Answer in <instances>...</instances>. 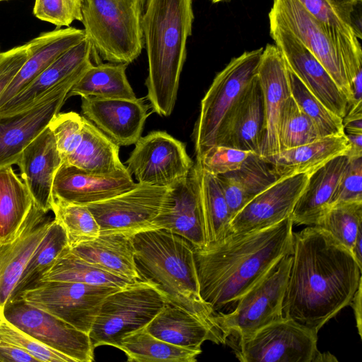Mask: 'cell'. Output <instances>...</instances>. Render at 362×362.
Instances as JSON below:
<instances>
[{
  "label": "cell",
  "mask_w": 362,
  "mask_h": 362,
  "mask_svg": "<svg viewBox=\"0 0 362 362\" xmlns=\"http://www.w3.org/2000/svg\"><path fill=\"white\" fill-rule=\"evenodd\" d=\"M193 21L192 0H146L142 18L146 98L160 116L168 117L174 109Z\"/></svg>",
  "instance_id": "3"
},
{
  "label": "cell",
  "mask_w": 362,
  "mask_h": 362,
  "mask_svg": "<svg viewBox=\"0 0 362 362\" xmlns=\"http://www.w3.org/2000/svg\"><path fill=\"white\" fill-rule=\"evenodd\" d=\"M262 52L261 47L232 59L214 78L201 101L192 132L196 158L215 146L223 119L257 76Z\"/></svg>",
  "instance_id": "9"
},
{
  "label": "cell",
  "mask_w": 362,
  "mask_h": 362,
  "mask_svg": "<svg viewBox=\"0 0 362 362\" xmlns=\"http://www.w3.org/2000/svg\"><path fill=\"white\" fill-rule=\"evenodd\" d=\"M86 37L83 29L67 27L41 33L28 42L30 55L0 95V107L28 86L59 57Z\"/></svg>",
  "instance_id": "25"
},
{
  "label": "cell",
  "mask_w": 362,
  "mask_h": 362,
  "mask_svg": "<svg viewBox=\"0 0 362 362\" xmlns=\"http://www.w3.org/2000/svg\"><path fill=\"white\" fill-rule=\"evenodd\" d=\"M64 160L78 146L83 134V116L74 112L57 114L49 124Z\"/></svg>",
  "instance_id": "45"
},
{
  "label": "cell",
  "mask_w": 362,
  "mask_h": 362,
  "mask_svg": "<svg viewBox=\"0 0 362 362\" xmlns=\"http://www.w3.org/2000/svg\"><path fill=\"white\" fill-rule=\"evenodd\" d=\"M269 16L288 29L320 61L354 104L351 82L362 73V49L358 39L322 22L298 0H274Z\"/></svg>",
  "instance_id": "5"
},
{
  "label": "cell",
  "mask_w": 362,
  "mask_h": 362,
  "mask_svg": "<svg viewBox=\"0 0 362 362\" xmlns=\"http://www.w3.org/2000/svg\"><path fill=\"white\" fill-rule=\"evenodd\" d=\"M0 49H1V47H0ZM0 53H1V52H0Z\"/></svg>",
  "instance_id": "58"
},
{
  "label": "cell",
  "mask_w": 362,
  "mask_h": 362,
  "mask_svg": "<svg viewBox=\"0 0 362 362\" xmlns=\"http://www.w3.org/2000/svg\"><path fill=\"white\" fill-rule=\"evenodd\" d=\"M358 264L362 266V227L357 233L356 240L351 250Z\"/></svg>",
  "instance_id": "54"
},
{
  "label": "cell",
  "mask_w": 362,
  "mask_h": 362,
  "mask_svg": "<svg viewBox=\"0 0 362 362\" xmlns=\"http://www.w3.org/2000/svg\"><path fill=\"white\" fill-rule=\"evenodd\" d=\"M213 3H218V2H220V1H225V0H211Z\"/></svg>",
  "instance_id": "56"
},
{
  "label": "cell",
  "mask_w": 362,
  "mask_h": 362,
  "mask_svg": "<svg viewBox=\"0 0 362 362\" xmlns=\"http://www.w3.org/2000/svg\"><path fill=\"white\" fill-rule=\"evenodd\" d=\"M168 303L153 284L136 281L107 296L89 332L94 348L119 349L127 335L144 328Z\"/></svg>",
  "instance_id": "7"
},
{
  "label": "cell",
  "mask_w": 362,
  "mask_h": 362,
  "mask_svg": "<svg viewBox=\"0 0 362 362\" xmlns=\"http://www.w3.org/2000/svg\"><path fill=\"white\" fill-rule=\"evenodd\" d=\"M264 111L257 75L221 124L216 145L250 151L260 156Z\"/></svg>",
  "instance_id": "23"
},
{
  "label": "cell",
  "mask_w": 362,
  "mask_h": 362,
  "mask_svg": "<svg viewBox=\"0 0 362 362\" xmlns=\"http://www.w3.org/2000/svg\"><path fill=\"white\" fill-rule=\"evenodd\" d=\"M288 70L291 96L313 122L320 136L344 135L342 119L324 105L288 68Z\"/></svg>",
  "instance_id": "41"
},
{
  "label": "cell",
  "mask_w": 362,
  "mask_h": 362,
  "mask_svg": "<svg viewBox=\"0 0 362 362\" xmlns=\"http://www.w3.org/2000/svg\"><path fill=\"white\" fill-rule=\"evenodd\" d=\"M135 264L142 281L153 284L168 303L204 320L215 312L199 293L194 248L184 238L162 229L134 234Z\"/></svg>",
  "instance_id": "4"
},
{
  "label": "cell",
  "mask_w": 362,
  "mask_h": 362,
  "mask_svg": "<svg viewBox=\"0 0 362 362\" xmlns=\"http://www.w3.org/2000/svg\"><path fill=\"white\" fill-rule=\"evenodd\" d=\"M168 198L153 223V229L170 231L186 239L194 250L206 246L197 171L169 187Z\"/></svg>",
  "instance_id": "20"
},
{
  "label": "cell",
  "mask_w": 362,
  "mask_h": 362,
  "mask_svg": "<svg viewBox=\"0 0 362 362\" xmlns=\"http://www.w3.org/2000/svg\"><path fill=\"white\" fill-rule=\"evenodd\" d=\"M134 144L126 168L139 183L169 187L187 177L194 165L185 144L166 132H151Z\"/></svg>",
  "instance_id": "15"
},
{
  "label": "cell",
  "mask_w": 362,
  "mask_h": 362,
  "mask_svg": "<svg viewBox=\"0 0 362 362\" xmlns=\"http://www.w3.org/2000/svg\"><path fill=\"white\" fill-rule=\"evenodd\" d=\"M119 349L131 362H194L202 353L161 340L148 333L145 327L125 337Z\"/></svg>",
  "instance_id": "37"
},
{
  "label": "cell",
  "mask_w": 362,
  "mask_h": 362,
  "mask_svg": "<svg viewBox=\"0 0 362 362\" xmlns=\"http://www.w3.org/2000/svg\"><path fill=\"white\" fill-rule=\"evenodd\" d=\"M349 149L346 134L327 136L299 146L282 150L264 159L279 178L301 173L312 174L330 160L346 155Z\"/></svg>",
  "instance_id": "31"
},
{
  "label": "cell",
  "mask_w": 362,
  "mask_h": 362,
  "mask_svg": "<svg viewBox=\"0 0 362 362\" xmlns=\"http://www.w3.org/2000/svg\"><path fill=\"white\" fill-rule=\"evenodd\" d=\"M216 177L232 218L255 197L279 179L272 165L254 153L239 169Z\"/></svg>",
  "instance_id": "30"
},
{
  "label": "cell",
  "mask_w": 362,
  "mask_h": 362,
  "mask_svg": "<svg viewBox=\"0 0 362 362\" xmlns=\"http://www.w3.org/2000/svg\"><path fill=\"white\" fill-rule=\"evenodd\" d=\"M281 177L255 197L230 222V233H247L276 225L290 217L310 175Z\"/></svg>",
  "instance_id": "17"
},
{
  "label": "cell",
  "mask_w": 362,
  "mask_h": 362,
  "mask_svg": "<svg viewBox=\"0 0 362 362\" xmlns=\"http://www.w3.org/2000/svg\"><path fill=\"white\" fill-rule=\"evenodd\" d=\"M269 19L271 37L288 68L324 105L343 119L350 104L331 75L288 29L272 17Z\"/></svg>",
  "instance_id": "16"
},
{
  "label": "cell",
  "mask_w": 362,
  "mask_h": 362,
  "mask_svg": "<svg viewBox=\"0 0 362 362\" xmlns=\"http://www.w3.org/2000/svg\"><path fill=\"white\" fill-rule=\"evenodd\" d=\"M362 281L351 252L316 226L293 232L284 317L318 331L349 305Z\"/></svg>",
  "instance_id": "1"
},
{
  "label": "cell",
  "mask_w": 362,
  "mask_h": 362,
  "mask_svg": "<svg viewBox=\"0 0 362 362\" xmlns=\"http://www.w3.org/2000/svg\"><path fill=\"white\" fill-rule=\"evenodd\" d=\"M361 223L362 202H354L329 207L315 226L351 251Z\"/></svg>",
  "instance_id": "42"
},
{
  "label": "cell",
  "mask_w": 362,
  "mask_h": 362,
  "mask_svg": "<svg viewBox=\"0 0 362 362\" xmlns=\"http://www.w3.org/2000/svg\"><path fill=\"white\" fill-rule=\"evenodd\" d=\"M51 211L64 228L70 248L92 240L100 235V227L87 206L70 204L52 197Z\"/></svg>",
  "instance_id": "40"
},
{
  "label": "cell",
  "mask_w": 362,
  "mask_h": 362,
  "mask_svg": "<svg viewBox=\"0 0 362 362\" xmlns=\"http://www.w3.org/2000/svg\"><path fill=\"white\" fill-rule=\"evenodd\" d=\"M62 281L123 288L132 282L93 264L65 250L42 276L40 281Z\"/></svg>",
  "instance_id": "36"
},
{
  "label": "cell",
  "mask_w": 362,
  "mask_h": 362,
  "mask_svg": "<svg viewBox=\"0 0 362 362\" xmlns=\"http://www.w3.org/2000/svg\"><path fill=\"white\" fill-rule=\"evenodd\" d=\"M83 0H35L33 13L38 19L54 25L57 28L69 27L74 21L82 20Z\"/></svg>",
  "instance_id": "46"
},
{
  "label": "cell",
  "mask_w": 362,
  "mask_h": 362,
  "mask_svg": "<svg viewBox=\"0 0 362 362\" xmlns=\"http://www.w3.org/2000/svg\"><path fill=\"white\" fill-rule=\"evenodd\" d=\"M293 227L290 216L264 229L230 233L214 245L194 250L202 300L215 313L233 310L281 257L292 254Z\"/></svg>",
  "instance_id": "2"
},
{
  "label": "cell",
  "mask_w": 362,
  "mask_h": 362,
  "mask_svg": "<svg viewBox=\"0 0 362 362\" xmlns=\"http://www.w3.org/2000/svg\"><path fill=\"white\" fill-rule=\"evenodd\" d=\"M5 317L38 342L72 358L74 362L94 360V346L89 334L60 318L32 305L22 298L8 300Z\"/></svg>",
  "instance_id": "14"
},
{
  "label": "cell",
  "mask_w": 362,
  "mask_h": 362,
  "mask_svg": "<svg viewBox=\"0 0 362 362\" xmlns=\"http://www.w3.org/2000/svg\"><path fill=\"white\" fill-rule=\"evenodd\" d=\"M92 57V45L86 37L59 57L28 86L2 105L0 115L16 112L33 105L58 84L91 65Z\"/></svg>",
  "instance_id": "27"
},
{
  "label": "cell",
  "mask_w": 362,
  "mask_h": 362,
  "mask_svg": "<svg viewBox=\"0 0 362 362\" xmlns=\"http://www.w3.org/2000/svg\"><path fill=\"white\" fill-rule=\"evenodd\" d=\"M362 202V157L349 160L329 202L335 205Z\"/></svg>",
  "instance_id": "48"
},
{
  "label": "cell",
  "mask_w": 362,
  "mask_h": 362,
  "mask_svg": "<svg viewBox=\"0 0 362 362\" xmlns=\"http://www.w3.org/2000/svg\"><path fill=\"white\" fill-rule=\"evenodd\" d=\"M320 138L313 122L291 95L280 118L279 139L281 151L306 144Z\"/></svg>",
  "instance_id": "43"
},
{
  "label": "cell",
  "mask_w": 362,
  "mask_h": 362,
  "mask_svg": "<svg viewBox=\"0 0 362 362\" xmlns=\"http://www.w3.org/2000/svg\"><path fill=\"white\" fill-rule=\"evenodd\" d=\"M292 254L281 257L238 300L230 312L215 313L213 320L225 339L252 334L284 317L283 300Z\"/></svg>",
  "instance_id": "8"
},
{
  "label": "cell",
  "mask_w": 362,
  "mask_h": 362,
  "mask_svg": "<svg viewBox=\"0 0 362 362\" xmlns=\"http://www.w3.org/2000/svg\"><path fill=\"white\" fill-rule=\"evenodd\" d=\"M361 283L362 281L359 284L358 287L349 304L353 308L356 322V327L358 328V334L361 337H362Z\"/></svg>",
  "instance_id": "53"
},
{
  "label": "cell",
  "mask_w": 362,
  "mask_h": 362,
  "mask_svg": "<svg viewBox=\"0 0 362 362\" xmlns=\"http://www.w3.org/2000/svg\"><path fill=\"white\" fill-rule=\"evenodd\" d=\"M348 141L349 149L346 156L349 159H355L362 157V134H346Z\"/></svg>",
  "instance_id": "52"
},
{
  "label": "cell",
  "mask_w": 362,
  "mask_h": 362,
  "mask_svg": "<svg viewBox=\"0 0 362 362\" xmlns=\"http://www.w3.org/2000/svg\"><path fill=\"white\" fill-rule=\"evenodd\" d=\"M30 55L27 42L0 53V95L13 80Z\"/></svg>",
  "instance_id": "49"
},
{
  "label": "cell",
  "mask_w": 362,
  "mask_h": 362,
  "mask_svg": "<svg viewBox=\"0 0 362 362\" xmlns=\"http://www.w3.org/2000/svg\"><path fill=\"white\" fill-rule=\"evenodd\" d=\"M150 105L144 98L81 97V112L119 146L134 144L141 136Z\"/></svg>",
  "instance_id": "19"
},
{
  "label": "cell",
  "mask_w": 362,
  "mask_h": 362,
  "mask_svg": "<svg viewBox=\"0 0 362 362\" xmlns=\"http://www.w3.org/2000/svg\"><path fill=\"white\" fill-rule=\"evenodd\" d=\"M317 20L361 39L362 0H298Z\"/></svg>",
  "instance_id": "39"
},
{
  "label": "cell",
  "mask_w": 362,
  "mask_h": 362,
  "mask_svg": "<svg viewBox=\"0 0 362 362\" xmlns=\"http://www.w3.org/2000/svg\"><path fill=\"white\" fill-rule=\"evenodd\" d=\"M69 247L64 228L54 218L39 246L28 262L10 300L18 298L23 291L36 285L55 259Z\"/></svg>",
  "instance_id": "38"
},
{
  "label": "cell",
  "mask_w": 362,
  "mask_h": 362,
  "mask_svg": "<svg viewBox=\"0 0 362 362\" xmlns=\"http://www.w3.org/2000/svg\"><path fill=\"white\" fill-rule=\"evenodd\" d=\"M128 64L98 63L89 66L69 91L66 98L79 95L100 98H136L126 75Z\"/></svg>",
  "instance_id": "34"
},
{
  "label": "cell",
  "mask_w": 362,
  "mask_h": 362,
  "mask_svg": "<svg viewBox=\"0 0 362 362\" xmlns=\"http://www.w3.org/2000/svg\"><path fill=\"white\" fill-rule=\"evenodd\" d=\"M226 344L242 362H315L320 352L317 332L286 317Z\"/></svg>",
  "instance_id": "10"
},
{
  "label": "cell",
  "mask_w": 362,
  "mask_h": 362,
  "mask_svg": "<svg viewBox=\"0 0 362 362\" xmlns=\"http://www.w3.org/2000/svg\"><path fill=\"white\" fill-rule=\"evenodd\" d=\"M323 361H337V359L334 356L331 354L329 352L321 353L320 351L317 354L315 362H323Z\"/></svg>",
  "instance_id": "55"
},
{
  "label": "cell",
  "mask_w": 362,
  "mask_h": 362,
  "mask_svg": "<svg viewBox=\"0 0 362 362\" xmlns=\"http://www.w3.org/2000/svg\"><path fill=\"white\" fill-rule=\"evenodd\" d=\"M10 1V0H0V2H1V1Z\"/></svg>",
  "instance_id": "57"
},
{
  "label": "cell",
  "mask_w": 362,
  "mask_h": 362,
  "mask_svg": "<svg viewBox=\"0 0 362 362\" xmlns=\"http://www.w3.org/2000/svg\"><path fill=\"white\" fill-rule=\"evenodd\" d=\"M136 184L127 168L96 173L62 163L55 174L52 194L63 202L86 206L119 195Z\"/></svg>",
  "instance_id": "21"
},
{
  "label": "cell",
  "mask_w": 362,
  "mask_h": 362,
  "mask_svg": "<svg viewBox=\"0 0 362 362\" xmlns=\"http://www.w3.org/2000/svg\"><path fill=\"white\" fill-rule=\"evenodd\" d=\"M169 194V187L137 182L132 189L119 195L86 206L100 227V234L134 235L153 229V221Z\"/></svg>",
  "instance_id": "12"
},
{
  "label": "cell",
  "mask_w": 362,
  "mask_h": 362,
  "mask_svg": "<svg viewBox=\"0 0 362 362\" xmlns=\"http://www.w3.org/2000/svg\"><path fill=\"white\" fill-rule=\"evenodd\" d=\"M38 360L30 354L0 342V362H36Z\"/></svg>",
  "instance_id": "51"
},
{
  "label": "cell",
  "mask_w": 362,
  "mask_h": 362,
  "mask_svg": "<svg viewBox=\"0 0 362 362\" xmlns=\"http://www.w3.org/2000/svg\"><path fill=\"white\" fill-rule=\"evenodd\" d=\"M62 163L49 126L25 147L16 163L34 203L46 212L51 210L53 181Z\"/></svg>",
  "instance_id": "24"
},
{
  "label": "cell",
  "mask_w": 362,
  "mask_h": 362,
  "mask_svg": "<svg viewBox=\"0 0 362 362\" xmlns=\"http://www.w3.org/2000/svg\"><path fill=\"white\" fill-rule=\"evenodd\" d=\"M194 166L206 248L221 241L230 233V222L232 218L216 176L204 170L197 161L194 163Z\"/></svg>",
  "instance_id": "33"
},
{
  "label": "cell",
  "mask_w": 362,
  "mask_h": 362,
  "mask_svg": "<svg viewBox=\"0 0 362 362\" xmlns=\"http://www.w3.org/2000/svg\"><path fill=\"white\" fill-rule=\"evenodd\" d=\"M34 204L11 165L0 168V241L13 238Z\"/></svg>",
  "instance_id": "35"
},
{
  "label": "cell",
  "mask_w": 362,
  "mask_h": 362,
  "mask_svg": "<svg viewBox=\"0 0 362 362\" xmlns=\"http://www.w3.org/2000/svg\"><path fill=\"white\" fill-rule=\"evenodd\" d=\"M87 68L58 84L33 105L16 112L0 115V168L16 164L25 147L59 113L69 91Z\"/></svg>",
  "instance_id": "13"
},
{
  "label": "cell",
  "mask_w": 362,
  "mask_h": 362,
  "mask_svg": "<svg viewBox=\"0 0 362 362\" xmlns=\"http://www.w3.org/2000/svg\"><path fill=\"white\" fill-rule=\"evenodd\" d=\"M119 146L83 117L81 140L63 163L91 173H113L126 168L119 159Z\"/></svg>",
  "instance_id": "32"
},
{
  "label": "cell",
  "mask_w": 362,
  "mask_h": 362,
  "mask_svg": "<svg viewBox=\"0 0 362 362\" xmlns=\"http://www.w3.org/2000/svg\"><path fill=\"white\" fill-rule=\"evenodd\" d=\"M252 152L216 145L197 158L201 167L214 175L239 169Z\"/></svg>",
  "instance_id": "47"
},
{
  "label": "cell",
  "mask_w": 362,
  "mask_h": 362,
  "mask_svg": "<svg viewBox=\"0 0 362 362\" xmlns=\"http://www.w3.org/2000/svg\"><path fill=\"white\" fill-rule=\"evenodd\" d=\"M257 78L264 111V136L259 156L267 159L281 151L280 118L286 102L291 95L288 67L276 45L268 44L263 49Z\"/></svg>",
  "instance_id": "18"
},
{
  "label": "cell",
  "mask_w": 362,
  "mask_h": 362,
  "mask_svg": "<svg viewBox=\"0 0 362 362\" xmlns=\"http://www.w3.org/2000/svg\"><path fill=\"white\" fill-rule=\"evenodd\" d=\"M146 0H83L82 20L95 58L129 64L144 47Z\"/></svg>",
  "instance_id": "6"
},
{
  "label": "cell",
  "mask_w": 362,
  "mask_h": 362,
  "mask_svg": "<svg viewBox=\"0 0 362 362\" xmlns=\"http://www.w3.org/2000/svg\"><path fill=\"white\" fill-rule=\"evenodd\" d=\"M35 203L16 235L0 241V306L12 298L22 273L51 221Z\"/></svg>",
  "instance_id": "22"
},
{
  "label": "cell",
  "mask_w": 362,
  "mask_h": 362,
  "mask_svg": "<svg viewBox=\"0 0 362 362\" xmlns=\"http://www.w3.org/2000/svg\"><path fill=\"white\" fill-rule=\"evenodd\" d=\"M132 236L121 233L100 234L70 250L113 274L132 281H142L136 267Z\"/></svg>",
  "instance_id": "28"
},
{
  "label": "cell",
  "mask_w": 362,
  "mask_h": 362,
  "mask_svg": "<svg viewBox=\"0 0 362 362\" xmlns=\"http://www.w3.org/2000/svg\"><path fill=\"white\" fill-rule=\"evenodd\" d=\"M145 329L166 342L199 351L206 341L225 344L223 334L214 321L198 317L168 303Z\"/></svg>",
  "instance_id": "26"
},
{
  "label": "cell",
  "mask_w": 362,
  "mask_h": 362,
  "mask_svg": "<svg viewBox=\"0 0 362 362\" xmlns=\"http://www.w3.org/2000/svg\"><path fill=\"white\" fill-rule=\"evenodd\" d=\"M0 306V342L18 348L44 362H74L67 356L38 342L12 324L4 316Z\"/></svg>",
  "instance_id": "44"
},
{
  "label": "cell",
  "mask_w": 362,
  "mask_h": 362,
  "mask_svg": "<svg viewBox=\"0 0 362 362\" xmlns=\"http://www.w3.org/2000/svg\"><path fill=\"white\" fill-rule=\"evenodd\" d=\"M362 101L353 104L342 119L345 134H362Z\"/></svg>",
  "instance_id": "50"
},
{
  "label": "cell",
  "mask_w": 362,
  "mask_h": 362,
  "mask_svg": "<svg viewBox=\"0 0 362 362\" xmlns=\"http://www.w3.org/2000/svg\"><path fill=\"white\" fill-rule=\"evenodd\" d=\"M349 160L346 155L337 156L310 175L291 214L293 224H317L329 209L333 193Z\"/></svg>",
  "instance_id": "29"
},
{
  "label": "cell",
  "mask_w": 362,
  "mask_h": 362,
  "mask_svg": "<svg viewBox=\"0 0 362 362\" xmlns=\"http://www.w3.org/2000/svg\"><path fill=\"white\" fill-rule=\"evenodd\" d=\"M118 289L73 281H44L23 291L18 298L89 334L103 302Z\"/></svg>",
  "instance_id": "11"
}]
</instances>
